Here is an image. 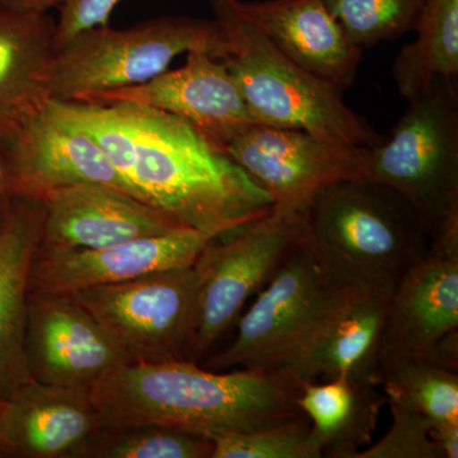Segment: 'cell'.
Instances as JSON below:
<instances>
[{
  "label": "cell",
  "mask_w": 458,
  "mask_h": 458,
  "mask_svg": "<svg viewBox=\"0 0 458 458\" xmlns=\"http://www.w3.org/2000/svg\"><path fill=\"white\" fill-rule=\"evenodd\" d=\"M212 458H322L306 414L252 430L212 439Z\"/></svg>",
  "instance_id": "27"
},
{
  "label": "cell",
  "mask_w": 458,
  "mask_h": 458,
  "mask_svg": "<svg viewBox=\"0 0 458 458\" xmlns=\"http://www.w3.org/2000/svg\"><path fill=\"white\" fill-rule=\"evenodd\" d=\"M8 195L0 191V222H2L3 216H4L5 208H7Z\"/></svg>",
  "instance_id": "32"
},
{
  "label": "cell",
  "mask_w": 458,
  "mask_h": 458,
  "mask_svg": "<svg viewBox=\"0 0 458 458\" xmlns=\"http://www.w3.org/2000/svg\"><path fill=\"white\" fill-rule=\"evenodd\" d=\"M3 405H4V401L0 399V454H11L7 442H5L4 433H3Z\"/></svg>",
  "instance_id": "31"
},
{
  "label": "cell",
  "mask_w": 458,
  "mask_h": 458,
  "mask_svg": "<svg viewBox=\"0 0 458 458\" xmlns=\"http://www.w3.org/2000/svg\"><path fill=\"white\" fill-rule=\"evenodd\" d=\"M55 35L50 14L0 7V146L53 99Z\"/></svg>",
  "instance_id": "21"
},
{
  "label": "cell",
  "mask_w": 458,
  "mask_h": 458,
  "mask_svg": "<svg viewBox=\"0 0 458 458\" xmlns=\"http://www.w3.org/2000/svg\"><path fill=\"white\" fill-rule=\"evenodd\" d=\"M3 179H4V165H3L2 149H0V188H2Z\"/></svg>",
  "instance_id": "33"
},
{
  "label": "cell",
  "mask_w": 458,
  "mask_h": 458,
  "mask_svg": "<svg viewBox=\"0 0 458 458\" xmlns=\"http://www.w3.org/2000/svg\"><path fill=\"white\" fill-rule=\"evenodd\" d=\"M393 424L387 433L352 458H445L433 439V424L414 410L387 400Z\"/></svg>",
  "instance_id": "28"
},
{
  "label": "cell",
  "mask_w": 458,
  "mask_h": 458,
  "mask_svg": "<svg viewBox=\"0 0 458 458\" xmlns=\"http://www.w3.org/2000/svg\"><path fill=\"white\" fill-rule=\"evenodd\" d=\"M27 366L33 381L90 387L107 370L131 363L106 331L66 295L30 293Z\"/></svg>",
  "instance_id": "15"
},
{
  "label": "cell",
  "mask_w": 458,
  "mask_h": 458,
  "mask_svg": "<svg viewBox=\"0 0 458 458\" xmlns=\"http://www.w3.org/2000/svg\"><path fill=\"white\" fill-rule=\"evenodd\" d=\"M213 451L212 439L174 428H104L87 445L82 457L212 458Z\"/></svg>",
  "instance_id": "25"
},
{
  "label": "cell",
  "mask_w": 458,
  "mask_h": 458,
  "mask_svg": "<svg viewBox=\"0 0 458 458\" xmlns=\"http://www.w3.org/2000/svg\"><path fill=\"white\" fill-rule=\"evenodd\" d=\"M458 335V223L430 236L426 258L394 288L378 360L377 385L386 373L412 361H432L448 337Z\"/></svg>",
  "instance_id": "11"
},
{
  "label": "cell",
  "mask_w": 458,
  "mask_h": 458,
  "mask_svg": "<svg viewBox=\"0 0 458 458\" xmlns=\"http://www.w3.org/2000/svg\"><path fill=\"white\" fill-rule=\"evenodd\" d=\"M83 101L131 102L174 114L222 155L236 138L260 125L225 60L204 51H190L181 68L167 69L148 82L96 93Z\"/></svg>",
  "instance_id": "12"
},
{
  "label": "cell",
  "mask_w": 458,
  "mask_h": 458,
  "mask_svg": "<svg viewBox=\"0 0 458 458\" xmlns=\"http://www.w3.org/2000/svg\"><path fill=\"white\" fill-rule=\"evenodd\" d=\"M216 238L221 237L198 229L180 228L101 250L38 249L30 274L29 292L65 295L92 286L182 269L194 265Z\"/></svg>",
  "instance_id": "14"
},
{
  "label": "cell",
  "mask_w": 458,
  "mask_h": 458,
  "mask_svg": "<svg viewBox=\"0 0 458 458\" xmlns=\"http://www.w3.org/2000/svg\"><path fill=\"white\" fill-rule=\"evenodd\" d=\"M386 399L428 419L433 427L458 424V372L432 361H412L386 373Z\"/></svg>",
  "instance_id": "24"
},
{
  "label": "cell",
  "mask_w": 458,
  "mask_h": 458,
  "mask_svg": "<svg viewBox=\"0 0 458 458\" xmlns=\"http://www.w3.org/2000/svg\"><path fill=\"white\" fill-rule=\"evenodd\" d=\"M286 57L337 89H351L363 51L352 44L324 0H232Z\"/></svg>",
  "instance_id": "17"
},
{
  "label": "cell",
  "mask_w": 458,
  "mask_h": 458,
  "mask_svg": "<svg viewBox=\"0 0 458 458\" xmlns=\"http://www.w3.org/2000/svg\"><path fill=\"white\" fill-rule=\"evenodd\" d=\"M102 429L89 387L31 381L3 405L5 442L21 456L82 457Z\"/></svg>",
  "instance_id": "19"
},
{
  "label": "cell",
  "mask_w": 458,
  "mask_h": 458,
  "mask_svg": "<svg viewBox=\"0 0 458 458\" xmlns=\"http://www.w3.org/2000/svg\"><path fill=\"white\" fill-rule=\"evenodd\" d=\"M386 394L351 378L304 381L298 406L310 419L322 457L352 458L373 442Z\"/></svg>",
  "instance_id": "22"
},
{
  "label": "cell",
  "mask_w": 458,
  "mask_h": 458,
  "mask_svg": "<svg viewBox=\"0 0 458 458\" xmlns=\"http://www.w3.org/2000/svg\"><path fill=\"white\" fill-rule=\"evenodd\" d=\"M417 38L394 57L393 80L401 98L410 99L432 89L437 80L458 75V0H426Z\"/></svg>",
  "instance_id": "23"
},
{
  "label": "cell",
  "mask_w": 458,
  "mask_h": 458,
  "mask_svg": "<svg viewBox=\"0 0 458 458\" xmlns=\"http://www.w3.org/2000/svg\"><path fill=\"white\" fill-rule=\"evenodd\" d=\"M41 199L40 249L47 251L101 250L186 228L153 205L102 183H74Z\"/></svg>",
  "instance_id": "16"
},
{
  "label": "cell",
  "mask_w": 458,
  "mask_h": 458,
  "mask_svg": "<svg viewBox=\"0 0 458 458\" xmlns=\"http://www.w3.org/2000/svg\"><path fill=\"white\" fill-rule=\"evenodd\" d=\"M361 50L412 31L426 0H324Z\"/></svg>",
  "instance_id": "26"
},
{
  "label": "cell",
  "mask_w": 458,
  "mask_h": 458,
  "mask_svg": "<svg viewBox=\"0 0 458 458\" xmlns=\"http://www.w3.org/2000/svg\"><path fill=\"white\" fill-rule=\"evenodd\" d=\"M0 149L4 165L0 191L9 197L42 198L81 182L102 183L132 195L98 141L47 107Z\"/></svg>",
  "instance_id": "13"
},
{
  "label": "cell",
  "mask_w": 458,
  "mask_h": 458,
  "mask_svg": "<svg viewBox=\"0 0 458 458\" xmlns=\"http://www.w3.org/2000/svg\"><path fill=\"white\" fill-rule=\"evenodd\" d=\"M198 262L65 294L89 313L131 363L192 360L200 309Z\"/></svg>",
  "instance_id": "8"
},
{
  "label": "cell",
  "mask_w": 458,
  "mask_h": 458,
  "mask_svg": "<svg viewBox=\"0 0 458 458\" xmlns=\"http://www.w3.org/2000/svg\"><path fill=\"white\" fill-rule=\"evenodd\" d=\"M352 286L321 260L304 231L302 240L237 318L232 342L208 360V369L294 370L319 327Z\"/></svg>",
  "instance_id": "5"
},
{
  "label": "cell",
  "mask_w": 458,
  "mask_h": 458,
  "mask_svg": "<svg viewBox=\"0 0 458 458\" xmlns=\"http://www.w3.org/2000/svg\"><path fill=\"white\" fill-rule=\"evenodd\" d=\"M47 110L95 138L132 195L183 227L223 237L271 207L242 168L174 114L131 102L60 99Z\"/></svg>",
  "instance_id": "1"
},
{
  "label": "cell",
  "mask_w": 458,
  "mask_h": 458,
  "mask_svg": "<svg viewBox=\"0 0 458 458\" xmlns=\"http://www.w3.org/2000/svg\"><path fill=\"white\" fill-rule=\"evenodd\" d=\"M306 231V212L271 205L254 221L213 240L198 259L200 309L192 361L204 357Z\"/></svg>",
  "instance_id": "9"
},
{
  "label": "cell",
  "mask_w": 458,
  "mask_h": 458,
  "mask_svg": "<svg viewBox=\"0 0 458 458\" xmlns=\"http://www.w3.org/2000/svg\"><path fill=\"white\" fill-rule=\"evenodd\" d=\"M390 298L352 286L304 349L294 372L304 381L343 377L379 387L377 360Z\"/></svg>",
  "instance_id": "20"
},
{
  "label": "cell",
  "mask_w": 458,
  "mask_h": 458,
  "mask_svg": "<svg viewBox=\"0 0 458 458\" xmlns=\"http://www.w3.org/2000/svg\"><path fill=\"white\" fill-rule=\"evenodd\" d=\"M41 198L9 197L0 222V399L33 381L27 366V300L32 262L41 246Z\"/></svg>",
  "instance_id": "18"
},
{
  "label": "cell",
  "mask_w": 458,
  "mask_h": 458,
  "mask_svg": "<svg viewBox=\"0 0 458 458\" xmlns=\"http://www.w3.org/2000/svg\"><path fill=\"white\" fill-rule=\"evenodd\" d=\"M120 0H69L59 9L56 21L55 51L78 33L106 26Z\"/></svg>",
  "instance_id": "29"
},
{
  "label": "cell",
  "mask_w": 458,
  "mask_h": 458,
  "mask_svg": "<svg viewBox=\"0 0 458 458\" xmlns=\"http://www.w3.org/2000/svg\"><path fill=\"white\" fill-rule=\"evenodd\" d=\"M437 80L410 99L405 114L378 146L369 148V181L399 192L430 233L458 216V92Z\"/></svg>",
  "instance_id": "7"
},
{
  "label": "cell",
  "mask_w": 458,
  "mask_h": 458,
  "mask_svg": "<svg viewBox=\"0 0 458 458\" xmlns=\"http://www.w3.org/2000/svg\"><path fill=\"white\" fill-rule=\"evenodd\" d=\"M69 0H0V7L25 13L50 14L53 9L64 7Z\"/></svg>",
  "instance_id": "30"
},
{
  "label": "cell",
  "mask_w": 458,
  "mask_h": 458,
  "mask_svg": "<svg viewBox=\"0 0 458 458\" xmlns=\"http://www.w3.org/2000/svg\"><path fill=\"white\" fill-rule=\"evenodd\" d=\"M223 155L267 192L271 205L301 212L331 186L369 181V148L337 143L297 129L252 126Z\"/></svg>",
  "instance_id": "10"
},
{
  "label": "cell",
  "mask_w": 458,
  "mask_h": 458,
  "mask_svg": "<svg viewBox=\"0 0 458 458\" xmlns=\"http://www.w3.org/2000/svg\"><path fill=\"white\" fill-rule=\"evenodd\" d=\"M306 237L346 283L388 295L426 258L430 241L417 209L372 181L340 182L313 199Z\"/></svg>",
  "instance_id": "3"
},
{
  "label": "cell",
  "mask_w": 458,
  "mask_h": 458,
  "mask_svg": "<svg viewBox=\"0 0 458 458\" xmlns=\"http://www.w3.org/2000/svg\"><path fill=\"white\" fill-rule=\"evenodd\" d=\"M293 369H201L192 360L128 363L89 387L104 428L161 426L213 439L304 414Z\"/></svg>",
  "instance_id": "2"
},
{
  "label": "cell",
  "mask_w": 458,
  "mask_h": 458,
  "mask_svg": "<svg viewBox=\"0 0 458 458\" xmlns=\"http://www.w3.org/2000/svg\"><path fill=\"white\" fill-rule=\"evenodd\" d=\"M229 44V72L260 125L297 129L324 140L373 148L384 140L333 84L304 71L238 13L232 0H208Z\"/></svg>",
  "instance_id": "4"
},
{
  "label": "cell",
  "mask_w": 458,
  "mask_h": 458,
  "mask_svg": "<svg viewBox=\"0 0 458 458\" xmlns=\"http://www.w3.org/2000/svg\"><path fill=\"white\" fill-rule=\"evenodd\" d=\"M190 51L216 59L229 55V44L216 20L162 16L129 29L95 27L56 49L51 66V96L83 101L107 90L138 86L167 71L172 60Z\"/></svg>",
  "instance_id": "6"
}]
</instances>
